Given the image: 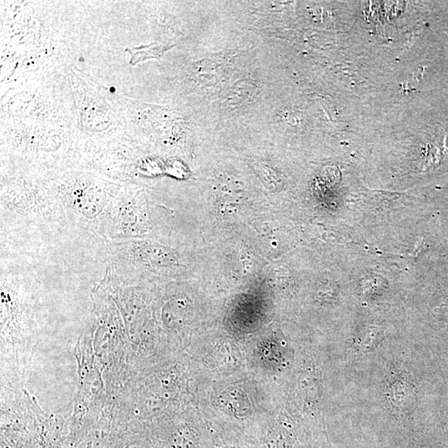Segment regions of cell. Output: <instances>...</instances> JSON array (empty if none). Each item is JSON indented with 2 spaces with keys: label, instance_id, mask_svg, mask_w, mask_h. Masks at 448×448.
Listing matches in <instances>:
<instances>
[{
  "label": "cell",
  "instance_id": "6da1fadb",
  "mask_svg": "<svg viewBox=\"0 0 448 448\" xmlns=\"http://www.w3.org/2000/svg\"><path fill=\"white\" fill-rule=\"evenodd\" d=\"M46 182L63 211L70 236L107 244L110 215L123 185L100 178L68 176Z\"/></svg>",
  "mask_w": 448,
  "mask_h": 448
},
{
  "label": "cell",
  "instance_id": "7a4b0ae2",
  "mask_svg": "<svg viewBox=\"0 0 448 448\" xmlns=\"http://www.w3.org/2000/svg\"><path fill=\"white\" fill-rule=\"evenodd\" d=\"M1 236L37 231L70 236L66 219L47 183L2 184Z\"/></svg>",
  "mask_w": 448,
  "mask_h": 448
},
{
  "label": "cell",
  "instance_id": "3957f363",
  "mask_svg": "<svg viewBox=\"0 0 448 448\" xmlns=\"http://www.w3.org/2000/svg\"><path fill=\"white\" fill-rule=\"evenodd\" d=\"M255 170L258 173L259 177L263 180V182L268 186L269 189L271 186L276 185V183L279 182L278 174L275 171L270 167V166L265 164L256 163L255 164Z\"/></svg>",
  "mask_w": 448,
  "mask_h": 448
}]
</instances>
